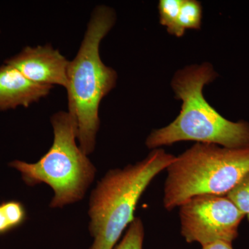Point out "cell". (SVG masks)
Here are the masks:
<instances>
[{
  "mask_svg": "<svg viewBox=\"0 0 249 249\" xmlns=\"http://www.w3.org/2000/svg\"><path fill=\"white\" fill-rule=\"evenodd\" d=\"M217 77L209 63L190 65L178 70L172 80V88L181 101L179 114L168 125L152 131L145 141L155 150L181 142L211 143L237 148L249 145V124L232 122L223 117L203 95L205 85Z\"/></svg>",
  "mask_w": 249,
  "mask_h": 249,
  "instance_id": "cell-1",
  "label": "cell"
},
{
  "mask_svg": "<svg viewBox=\"0 0 249 249\" xmlns=\"http://www.w3.org/2000/svg\"><path fill=\"white\" fill-rule=\"evenodd\" d=\"M115 22L111 8L102 5L94 9L79 50L67 70L68 112L76 123L80 148L88 156L96 146L100 104L117 81L115 70L106 66L100 55L101 42Z\"/></svg>",
  "mask_w": 249,
  "mask_h": 249,
  "instance_id": "cell-2",
  "label": "cell"
},
{
  "mask_svg": "<svg viewBox=\"0 0 249 249\" xmlns=\"http://www.w3.org/2000/svg\"><path fill=\"white\" fill-rule=\"evenodd\" d=\"M175 158L163 149H155L138 163L109 170L103 177L90 196L89 229L93 242L89 249H114L135 218L142 193Z\"/></svg>",
  "mask_w": 249,
  "mask_h": 249,
  "instance_id": "cell-3",
  "label": "cell"
},
{
  "mask_svg": "<svg viewBox=\"0 0 249 249\" xmlns=\"http://www.w3.org/2000/svg\"><path fill=\"white\" fill-rule=\"evenodd\" d=\"M163 206L173 211L199 196H226L249 171V145L196 142L167 168Z\"/></svg>",
  "mask_w": 249,
  "mask_h": 249,
  "instance_id": "cell-4",
  "label": "cell"
},
{
  "mask_svg": "<svg viewBox=\"0 0 249 249\" xmlns=\"http://www.w3.org/2000/svg\"><path fill=\"white\" fill-rule=\"evenodd\" d=\"M53 142L49 151L36 163L15 160L9 166L20 173L29 186L46 183L53 189L52 209L78 202L85 196L96 175V168L77 145V125L67 111L51 118Z\"/></svg>",
  "mask_w": 249,
  "mask_h": 249,
  "instance_id": "cell-5",
  "label": "cell"
},
{
  "mask_svg": "<svg viewBox=\"0 0 249 249\" xmlns=\"http://www.w3.org/2000/svg\"><path fill=\"white\" fill-rule=\"evenodd\" d=\"M245 217L227 196H196L179 206L181 235L188 243L201 247L216 242L232 243Z\"/></svg>",
  "mask_w": 249,
  "mask_h": 249,
  "instance_id": "cell-6",
  "label": "cell"
},
{
  "mask_svg": "<svg viewBox=\"0 0 249 249\" xmlns=\"http://www.w3.org/2000/svg\"><path fill=\"white\" fill-rule=\"evenodd\" d=\"M28 80L40 85H59L66 89L70 61L52 45L26 47L20 52L4 60Z\"/></svg>",
  "mask_w": 249,
  "mask_h": 249,
  "instance_id": "cell-7",
  "label": "cell"
},
{
  "mask_svg": "<svg viewBox=\"0 0 249 249\" xmlns=\"http://www.w3.org/2000/svg\"><path fill=\"white\" fill-rule=\"evenodd\" d=\"M52 88L33 83L11 65H0V111L29 107L47 97Z\"/></svg>",
  "mask_w": 249,
  "mask_h": 249,
  "instance_id": "cell-8",
  "label": "cell"
},
{
  "mask_svg": "<svg viewBox=\"0 0 249 249\" xmlns=\"http://www.w3.org/2000/svg\"><path fill=\"white\" fill-rule=\"evenodd\" d=\"M202 18V6L196 0H182L175 36L184 35L187 29H199Z\"/></svg>",
  "mask_w": 249,
  "mask_h": 249,
  "instance_id": "cell-9",
  "label": "cell"
},
{
  "mask_svg": "<svg viewBox=\"0 0 249 249\" xmlns=\"http://www.w3.org/2000/svg\"><path fill=\"white\" fill-rule=\"evenodd\" d=\"M182 0H160L159 3L160 24L175 36Z\"/></svg>",
  "mask_w": 249,
  "mask_h": 249,
  "instance_id": "cell-10",
  "label": "cell"
},
{
  "mask_svg": "<svg viewBox=\"0 0 249 249\" xmlns=\"http://www.w3.org/2000/svg\"><path fill=\"white\" fill-rule=\"evenodd\" d=\"M145 231L142 219L134 218L124 238L114 249H142Z\"/></svg>",
  "mask_w": 249,
  "mask_h": 249,
  "instance_id": "cell-11",
  "label": "cell"
},
{
  "mask_svg": "<svg viewBox=\"0 0 249 249\" xmlns=\"http://www.w3.org/2000/svg\"><path fill=\"white\" fill-rule=\"evenodd\" d=\"M245 215L249 214V171L226 196Z\"/></svg>",
  "mask_w": 249,
  "mask_h": 249,
  "instance_id": "cell-12",
  "label": "cell"
},
{
  "mask_svg": "<svg viewBox=\"0 0 249 249\" xmlns=\"http://www.w3.org/2000/svg\"><path fill=\"white\" fill-rule=\"evenodd\" d=\"M1 205L7 216L12 229L21 225L25 220V209L20 202L11 201L3 203Z\"/></svg>",
  "mask_w": 249,
  "mask_h": 249,
  "instance_id": "cell-13",
  "label": "cell"
},
{
  "mask_svg": "<svg viewBox=\"0 0 249 249\" xmlns=\"http://www.w3.org/2000/svg\"><path fill=\"white\" fill-rule=\"evenodd\" d=\"M11 229H12V228L10 225L7 216L5 213L2 206L0 204V234L4 233V232L9 231Z\"/></svg>",
  "mask_w": 249,
  "mask_h": 249,
  "instance_id": "cell-14",
  "label": "cell"
},
{
  "mask_svg": "<svg viewBox=\"0 0 249 249\" xmlns=\"http://www.w3.org/2000/svg\"><path fill=\"white\" fill-rule=\"evenodd\" d=\"M201 249H233L232 243L227 242H216L203 246Z\"/></svg>",
  "mask_w": 249,
  "mask_h": 249,
  "instance_id": "cell-15",
  "label": "cell"
},
{
  "mask_svg": "<svg viewBox=\"0 0 249 249\" xmlns=\"http://www.w3.org/2000/svg\"><path fill=\"white\" fill-rule=\"evenodd\" d=\"M247 217H248L249 221V215H247Z\"/></svg>",
  "mask_w": 249,
  "mask_h": 249,
  "instance_id": "cell-16",
  "label": "cell"
},
{
  "mask_svg": "<svg viewBox=\"0 0 249 249\" xmlns=\"http://www.w3.org/2000/svg\"><path fill=\"white\" fill-rule=\"evenodd\" d=\"M0 32H1V30H0Z\"/></svg>",
  "mask_w": 249,
  "mask_h": 249,
  "instance_id": "cell-17",
  "label": "cell"
}]
</instances>
